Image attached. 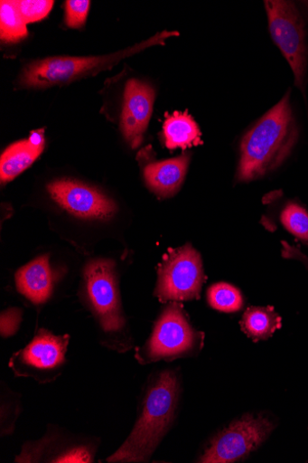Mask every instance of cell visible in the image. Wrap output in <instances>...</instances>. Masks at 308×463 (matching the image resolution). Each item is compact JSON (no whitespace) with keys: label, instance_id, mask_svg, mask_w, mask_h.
Here are the masks:
<instances>
[{"label":"cell","instance_id":"20","mask_svg":"<svg viewBox=\"0 0 308 463\" xmlns=\"http://www.w3.org/2000/svg\"><path fill=\"white\" fill-rule=\"evenodd\" d=\"M53 0H14V5L26 24L45 19L54 6Z\"/></svg>","mask_w":308,"mask_h":463},{"label":"cell","instance_id":"5","mask_svg":"<svg viewBox=\"0 0 308 463\" xmlns=\"http://www.w3.org/2000/svg\"><path fill=\"white\" fill-rule=\"evenodd\" d=\"M277 428L269 414L246 413L217 433L207 444L198 462L234 463L258 449Z\"/></svg>","mask_w":308,"mask_h":463},{"label":"cell","instance_id":"22","mask_svg":"<svg viewBox=\"0 0 308 463\" xmlns=\"http://www.w3.org/2000/svg\"><path fill=\"white\" fill-rule=\"evenodd\" d=\"M22 312L18 309H10L2 314V335L10 336L14 335L21 323Z\"/></svg>","mask_w":308,"mask_h":463},{"label":"cell","instance_id":"21","mask_svg":"<svg viewBox=\"0 0 308 463\" xmlns=\"http://www.w3.org/2000/svg\"><path fill=\"white\" fill-rule=\"evenodd\" d=\"M91 2L89 0H67L65 22L70 28H81L86 23Z\"/></svg>","mask_w":308,"mask_h":463},{"label":"cell","instance_id":"23","mask_svg":"<svg viewBox=\"0 0 308 463\" xmlns=\"http://www.w3.org/2000/svg\"><path fill=\"white\" fill-rule=\"evenodd\" d=\"M282 257L285 260L299 262L308 271V257L295 246H293L286 241H282Z\"/></svg>","mask_w":308,"mask_h":463},{"label":"cell","instance_id":"18","mask_svg":"<svg viewBox=\"0 0 308 463\" xmlns=\"http://www.w3.org/2000/svg\"><path fill=\"white\" fill-rule=\"evenodd\" d=\"M207 299L211 308L223 313L238 312L244 306L241 291L225 282L210 286L207 292Z\"/></svg>","mask_w":308,"mask_h":463},{"label":"cell","instance_id":"19","mask_svg":"<svg viewBox=\"0 0 308 463\" xmlns=\"http://www.w3.org/2000/svg\"><path fill=\"white\" fill-rule=\"evenodd\" d=\"M285 229L298 240L308 243V212L299 203L291 202L281 214Z\"/></svg>","mask_w":308,"mask_h":463},{"label":"cell","instance_id":"7","mask_svg":"<svg viewBox=\"0 0 308 463\" xmlns=\"http://www.w3.org/2000/svg\"><path fill=\"white\" fill-rule=\"evenodd\" d=\"M206 276L200 252L190 243L171 249L158 268L154 296L162 303L200 299Z\"/></svg>","mask_w":308,"mask_h":463},{"label":"cell","instance_id":"9","mask_svg":"<svg viewBox=\"0 0 308 463\" xmlns=\"http://www.w3.org/2000/svg\"><path fill=\"white\" fill-rule=\"evenodd\" d=\"M69 335H55L42 329L34 339L13 356L11 366L18 375L36 381L51 380L65 364Z\"/></svg>","mask_w":308,"mask_h":463},{"label":"cell","instance_id":"4","mask_svg":"<svg viewBox=\"0 0 308 463\" xmlns=\"http://www.w3.org/2000/svg\"><path fill=\"white\" fill-rule=\"evenodd\" d=\"M204 334L191 325L182 306L172 302L156 321L150 339L136 353L142 364L197 356Z\"/></svg>","mask_w":308,"mask_h":463},{"label":"cell","instance_id":"10","mask_svg":"<svg viewBox=\"0 0 308 463\" xmlns=\"http://www.w3.org/2000/svg\"><path fill=\"white\" fill-rule=\"evenodd\" d=\"M52 199L70 214L86 220H109L117 206L101 191L74 180H58L48 185Z\"/></svg>","mask_w":308,"mask_h":463},{"label":"cell","instance_id":"8","mask_svg":"<svg viewBox=\"0 0 308 463\" xmlns=\"http://www.w3.org/2000/svg\"><path fill=\"white\" fill-rule=\"evenodd\" d=\"M88 298L107 332L119 331L125 326L117 288L115 263L111 260L91 261L84 269Z\"/></svg>","mask_w":308,"mask_h":463},{"label":"cell","instance_id":"2","mask_svg":"<svg viewBox=\"0 0 308 463\" xmlns=\"http://www.w3.org/2000/svg\"><path fill=\"white\" fill-rule=\"evenodd\" d=\"M181 383L177 373L164 370L149 383L137 422L109 462H147L172 428L179 409Z\"/></svg>","mask_w":308,"mask_h":463},{"label":"cell","instance_id":"14","mask_svg":"<svg viewBox=\"0 0 308 463\" xmlns=\"http://www.w3.org/2000/svg\"><path fill=\"white\" fill-rule=\"evenodd\" d=\"M45 148L43 130L34 131L30 137L11 145L0 159V179L9 183L23 174Z\"/></svg>","mask_w":308,"mask_h":463},{"label":"cell","instance_id":"1","mask_svg":"<svg viewBox=\"0 0 308 463\" xmlns=\"http://www.w3.org/2000/svg\"><path fill=\"white\" fill-rule=\"evenodd\" d=\"M290 90L245 135L240 145L237 183H250L275 172L293 153L299 129Z\"/></svg>","mask_w":308,"mask_h":463},{"label":"cell","instance_id":"17","mask_svg":"<svg viewBox=\"0 0 308 463\" xmlns=\"http://www.w3.org/2000/svg\"><path fill=\"white\" fill-rule=\"evenodd\" d=\"M28 35L27 24L20 15L14 2L0 3V37L5 43L13 44Z\"/></svg>","mask_w":308,"mask_h":463},{"label":"cell","instance_id":"16","mask_svg":"<svg viewBox=\"0 0 308 463\" xmlns=\"http://www.w3.org/2000/svg\"><path fill=\"white\" fill-rule=\"evenodd\" d=\"M242 331L254 343L266 341L282 327V317L273 307L247 309L240 321Z\"/></svg>","mask_w":308,"mask_h":463},{"label":"cell","instance_id":"15","mask_svg":"<svg viewBox=\"0 0 308 463\" xmlns=\"http://www.w3.org/2000/svg\"><path fill=\"white\" fill-rule=\"evenodd\" d=\"M163 138L168 149H187L201 143L197 122L188 112H174L166 116Z\"/></svg>","mask_w":308,"mask_h":463},{"label":"cell","instance_id":"3","mask_svg":"<svg viewBox=\"0 0 308 463\" xmlns=\"http://www.w3.org/2000/svg\"><path fill=\"white\" fill-rule=\"evenodd\" d=\"M179 35L178 32H163L144 43L127 51L106 57H51L33 61L26 66L21 77V86L28 89H47L68 84L79 78L96 74L111 68L127 56L148 47L163 44L165 39Z\"/></svg>","mask_w":308,"mask_h":463},{"label":"cell","instance_id":"11","mask_svg":"<svg viewBox=\"0 0 308 463\" xmlns=\"http://www.w3.org/2000/svg\"><path fill=\"white\" fill-rule=\"evenodd\" d=\"M155 91L137 79L126 82L121 116V130L132 148L141 146L154 110Z\"/></svg>","mask_w":308,"mask_h":463},{"label":"cell","instance_id":"12","mask_svg":"<svg viewBox=\"0 0 308 463\" xmlns=\"http://www.w3.org/2000/svg\"><path fill=\"white\" fill-rule=\"evenodd\" d=\"M190 164L189 156L154 162L145 167V179L148 188L158 197L167 198L182 188Z\"/></svg>","mask_w":308,"mask_h":463},{"label":"cell","instance_id":"13","mask_svg":"<svg viewBox=\"0 0 308 463\" xmlns=\"http://www.w3.org/2000/svg\"><path fill=\"white\" fill-rule=\"evenodd\" d=\"M55 276L50 257L42 256L20 269L16 285L20 293L35 305L46 303L51 297Z\"/></svg>","mask_w":308,"mask_h":463},{"label":"cell","instance_id":"6","mask_svg":"<svg viewBox=\"0 0 308 463\" xmlns=\"http://www.w3.org/2000/svg\"><path fill=\"white\" fill-rule=\"evenodd\" d=\"M266 6L271 36L294 77V87L305 95L308 67V41L303 17L292 2L266 0Z\"/></svg>","mask_w":308,"mask_h":463}]
</instances>
